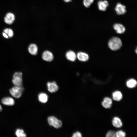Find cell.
Masks as SVG:
<instances>
[{"mask_svg": "<svg viewBox=\"0 0 137 137\" xmlns=\"http://www.w3.org/2000/svg\"><path fill=\"white\" fill-rule=\"evenodd\" d=\"M108 45L112 50L115 51L121 48L122 46V42L121 39L117 37H114L109 41Z\"/></svg>", "mask_w": 137, "mask_h": 137, "instance_id": "cell-1", "label": "cell"}, {"mask_svg": "<svg viewBox=\"0 0 137 137\" xmlns=\"http://www.w3.org/2000/svg\"><path fill=\"white\" fill-rule=\"evenodd\" d=\"M24 89L22 86H14L10 89L9 92L15 98H18L21 96Z\"/></svg>", "mask_w": 137, "mask_h": 137, "instance_id": "cell-2", "label": "cell"}, {"mask_svg": "<svg viewBox=\"0 0 137 137\" xmlns=\"http://www.w3.org/2000/svg\"><path fill=\"white\" fill-rule=\"evenodd\" d=\"M47 121L49 124L56 128L61 127L62 125L61 121L58 119L54 116H50L47 118Z\"/></svg>", "mask_w": 137, "mask_h": 137, "instance_id": "cell-3", "label": "cell"}, {"mask_svg": "<svg viewBox=\"0 0 137 137\" xmlns=\"http://www.w3.org/2000/svg\"><path fill=\"white\" fill-rule=\"evenodd\" d=\"M42 59L44 61L50 62L53 61L54 58V56L52 52L48 50L44 51L42 53Z\"/></svg>", "mask_w": 137, "mask_h": 137, "instance_id": "cell-4", "label": "cell"}, {"mask_svg": "<svg viewBox=\"0 0 137 137\" xmlns=\"http://www.w3.org/2000/svg\"><path fill=\"white\" fill-rule=\"evenodd\" d=\"M47 85L48 91L50 93L56 92L59 89L58 86L56 82L54 81L48 82Z\"/></svg>", "mask_w": 137, "mask_h": 137, "instance_id": "cell-5", "label": "cell"}, {"mask_svg": "<svg viewBox=\"0 0 137 137\" xmlns=\"http://www.w3.org/2000/svg\"><path fill=\"white\" fill-rule=\"evenodd\" d=\"M115 10L118 15L124 14L126 11L125 6L120 3H118L116 4Z\"/></svg>", "mask_w": 137, "mask_h": 137, "instance_id": "cell-6", "label": "cell"}, {"mask_svg": "<svg viewBox=\"0 0 137 137\" xmlns=\"http://www.w3.org/2000/svg\"><path fill=\"white\" fill-rule=\"evenodd\" d=\"M77 58L80 61L85 62L88 61L89 58L88 55L85 53L82 52H78L76 54Z\"/></svg>", "mask_w": 137, "mask_h": 137, "instance_id": "cell-7", "label": "cell"}, {"mask_svg": "<svg viewBox=\"0 0 137 137\" xmlns=\"http://www.w3.org/2000/svg\"><path fill=\"white\" fill-rule=\"evenodd\" d=\"M28 52L31 55H36L38 53V48L37 45L35 43H31L28 48Z\"/></svg>", "mask_w": 137, "mask_h": 137, "instance_id": "cell-8", "label": "cell"}, {"mask_svg": "<svg viewBox=\"0 0 137 137\" xmlns=\"http://www.w3.org/2000/svg\"><path fill=\"white\" fill-rule=\"evenodd\" d=\"M65 57L68 60L71 62H74L77 58L76 54L72 50L67 51L65 54Z\"/></svg>", "mask_w": 137, "mask_h": 137, "instance_id": "cell-9", "label": "cell"}, {"mask_svg": "<svg viewBox=\"0 0 137 137\" xmlns=\"http://www.w3.org/2000/svg\"><path fill=\"white\" fill-rule=\"evenodd\" d=\"M15 19L14 15L12 13L9 12L7 13L4 18L5 22L9 24H11L13 23Z\"/></svg>", "mask_w": 137, "mask_h": 137, "instance_id": "cell-10", "label": "cell"}, {"mask_svg": "<svg viewBox=\"0 0 137 137\" xmlns=\"http://www.w3.org/2000/svg\"><path fill=\"white\" fill-rule=\"evenodd\" d=\"M112 104V101L111 98L108 97H105L103 99L101 105L104 108L107 109L111 108Z\"/></svg>", "mask_w": 137, "mask_h": 137, "instance_id": "cell-11", "label": "cell"}, {"mask_svg": "<svg viewBox=\"0 0 137 137\" xmlns=\"http://www.w3.org/2000/svg\"><path fill=\"white\" fill-rule=\"evenodd\" d=\"M97 5L99 9L101 11H105L109 6V3L106 0H100L97 3Z\"/></svg>", "mask_w": 137, "mask_h": 137, "instance_id": "cell-12", "label": "cell"}, {"mask_svg": "<svg viewBox=\"0 0 137 137\" xmlns=\"http://www.w3.org/2000/svg\"><path fill=\"white\" fill-rule=\"evenodd\" d=\"M113 28L117 33L122 34L125 31V27L122 24L120 23H116L113 26Z\"/></svg>", "mask_w": 137, "mask_h": 137, "instance_id": "cell-13", "label": "cell"}, {"mask_svg": "<svg viewBox=\"0 0 137 137\" xmlns=\"http://www.w3.org/2000/svg\"><path fill=\"white\" fill-rule=\"evenodd\" d=\"M2 103L4 105L11 106L13 105L14 104V101L11 97H7L3 98L1 100Z\"/></svg>", "mask_w": 137, "mask_h": 137, "instance_id": "cell-14", "label": "cell"}, {"mask_svg": "<svg viewBox=\"0 0 137 137\" xmlns=\"http://www.w3.org/2000/svg\"><path fill=\"white\" fill-rule=\"evenodd\" d=\"M112 123L113 126L116 128H121L123 125L121 119L118 117H113L112 121Z\"/></svg>", "mask_w": 137, "mask_h": 137, "instance_id": "cell-15", "label": "cell"}, {"mask_svg": "<svg viewBox=\"0 0 137 137\" xmlns=\"http://www.w3.org/2000/svg\"><path fill=\"white\" fill-rule=\"evenodd\" d=\"M112 96L113 100L117 101L121 100L123 98L122 94L119 91H116L112 93Z\"/></svg>", "mask_w": 137, "mask_h": 137, "instance_id": "cell-16", "label": "cell"}, {"mask_svg": "<svg viewBox=\"0 0 137 137\" xmlns=\"http://www.w3.org/2000/svg\"><path fill=\"white\" fill-rule=\"evenodd\" d=\"M137 84V81L135 79L131 78L128 80L126 83L127 86L129 88H135Z\"/></svg>", "mask_w": 137, "mask_h": 137, "instance_id": "cell-17", "label": "cell"}, {"mask_svg": "<svg viewBox=\"0 0 137 137\" xmlns=\"http://www.w3.org/2000/svg\"><path fill=\"white\" fill-rule=\"evenodd\" d=\"M47 95L45 93H40L38 96V99L40 102L43 103L46 102L48 100Z\"/></svg>", "mask_w": 137, "mask_h": 137, "instance_id": "cell-18", "label": "cell"}, {"mask_svg": "<svg viewBox=\"0 0 137 137\" xmlns=\"http://www.w3.org/2000/svg\"><path fill=\"white\" fill-rule=\"evenodd\" d=\"M13 79L22 82V73L21 72H15L13 74Z\"/></svg>", "mask_w": 137, "mask_h": 137, "instance_id": "cell-19", "label": "cell"}, {"mask_svg": "<svg viewBox=\"0 0 137 137\" xmlns=\"http://www.w3.org/2000/svg\"><path fill=\"white\" fill-rule=\"evenodd\" d=\"M15 134L18 137H25L26 136V135L25 133L24 130L21 129H18L16 130Z\"/></svg>", "mask_w": 137, "mask_h": 137, "instance_id": "cell-20", "label": "cell"}, {"mask_svg": "<svg viewBox=\"0 0 137 137\" xmlns=\"http://www.w3.org/2000/svg\"><path fill=\"white\" fill-rule=\"evenodd\" d=\"M116 137H124L126 136V133L122 130H119L115 132Z\"/></svg>", "mask_w": 137, "mask_h": 137, "instance_id": "cell-21", "label": "cell"}, {"mask_svg": "<svg viewBox=\"0 0 137 137\" xmlns=\"http://www.w3.org/2000/svg\"><path fill=\"white\" fill-rule=\"evenodd\" d=\"M94 0H83V3L86 7L88 8L93 3Z\"/></svg>", "mask_w": 137, "mask_h": 137, "instance_id": "cell-22", "label": "cell"}, {"mask_svg": "<svg viewBox=\"0 0 137 137\" xmlns=\"http://www.w3.org/2000/svg\"><path fill=\"white\" fill-rule=\"evenodd\" d=\"M12 82L14 86L17 87L22 86V81L16 80L13 79L12 80Z\"/></svg>", "mask_w": 137, "mask_h": 137, "instance_id": "cell-23", "label": "cell"}, {"mask_svg": "<svg viewBox=\"0 0 137 137\" xmlns=\"http://www.w3.org/2000/svg\"><path fill=\"white\" fill-rule=\"evenodd\" d=\"M106 137H116L115 132L114 131L109 130L106 133Z\"/></svg>", "mask_w": 137, "mask_h": 137, "instance_id": "cell-24", "label": "cell"}, {"mask_svg": "<svg viewBox=\"0 0 137 137\" xmlns=\"http://www.w3.org/2000/svg\"><path fill=\"white\" fill-rule=\"evenodd\" d=\"M72 137H82V135L80 132L77 131L73 134Z\"/></svg>", "mask_w": 137, "mask_h": 137, "instance_id": "cell-25", "label": "cell"}, {"mask_svg": "<svg viewBox=\"0 0 137 137\" xmlns=\"http://www.w3.org/2000/svg\"><path fill=\"white\" fill-rule=\"evenodd\" d=\"M8 35L9 38L12 37L13 36V30L9 28L8 33Z\"/></svg>", "mask_w": 137, "mask_h": 137, "instance_id": "cell-26", "label": "cell"}, {"mask_svg": "<svg viewBox=\"0 0 137 137\" xmlns=\"http://www.w3.org/2000/svg\"><path fill=\"white\" fill-rule=\"evenodd\" d=\"M2 35L6 39H8L9 38L8 35L4 32L2 33Z\"/></svg>", "mask_w": 137, "mask_h": 137, "instance_id": "cell-27", "label": "cell"}, {"mask_svg": "<svg viewBox=\"0 0 137 137\" xmlns=\"http://www.w3.org/2000/svg\"><path fill=\"white\" fill-rule=\"evenodd\" d=\"M9 28H6L4 30V32L7 34L9 31Z\"/></svg>", "mask_w": 137, "mask_h": 137, "instance_id": "cell-28", "label": "cell"}, {"mask_svg": "<svg viewBox=\"0 0 137 137\" xmlns=\"http://www.w3.org/2000/svg\"><path fill=\"white\" fill-rule=\"evenodd\" d=\"M66 2H69L71 1L72 0H63Z\"/></svg>", "mask_w": 137, "mask_h": 137, "instance_id": "cell-29", "label": "cell"}, {"mask_svg": "<svg viewBox=\"0 0 137 137\" xmlns=\"http://www.w3.org/2000/svg\"><path fill=\"white\" fill-rule=\"evenodd\" d=\"M2 108L1 106L0 105V112L2 110Z\"/></svg>", "mask_w": 137, "mask_h": 137, "instance_id": "cell-30", "label": "cell"}]
</instances>
